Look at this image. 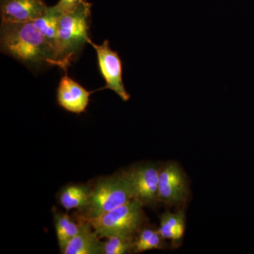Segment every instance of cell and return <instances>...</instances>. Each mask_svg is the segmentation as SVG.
Instances as JSON below:
<instances>
[{"label":"cell","instance_id":"4fadbf2b","mask_svg":"<svg viewBox=\"0 0 254 254\" xmlns=\"http://www.w3.org/2000/svg\"><path fill=\"white\" fill-rule=\"evenodd\" d=\"M163 237L160 232L151 229H144L133 243V249L136 252H143L163 248Z\"/></svg>","mask_w":254,"mask_h":254},{"label":"cell","instance_id":"7a4b0ae2","mask_svg":"<svg viewBox=\"0 0 254 254\" xmlns=\"http://www.w3.org/2000/svg\"><path fill=\"white\" fill-rule=\"evenodd\" d=\"M92 4L83 0L73 11L62 15L58 21V46L61 68L67 72L71 62L91 41L88 36Z\"/></svg>","mask_w":254,"mask_h":254},{"label":"cell","instance_id":"6da1fadb","mask_svg":"<svg viewBox=\"0 0 254 254\" xmlns=\"http://www.w3.org/2000/svg\"><path fill=\"white\" fill-rule=\"evenodd\" d=\"M0 44L1 53L17 60L28 67L39 69L58 66L61 68L58 52L33 21L1 22Z\"/></svg>","mask_w":254,"mask_h":254},{"label":"cell","instance_id":"ba28073f","mask_svg":"<svg viewBox=\"0 0 254 254\" xmlns=\"http://www.w3.org/2000/svg\"><path fill=\"white\" fill-rule=\"evenodd\" d=\"M48 9L44 0H0L1 22H30L46 15Z\"/></svg>","mask_w":254,"mask_h":254},{"label":"cell","instance_id":"8992f818","mask_svg":"<svg viewBox=\"0 0 254 254\" xmlns=\"http://www.w3.org/2000/svg\"><path fill=\"white\" fill-rule=\"evenodd\" d=\"M188 195L187 177L176 163L167 164L159 174L158 200L166 204L177 205Z\"/></svg>","mask_w":254,"mask_h":254},{"label":"cell","instance_id":"7c38bea8","mask_svg":"<svg viewBox=\"0 0 254 254\" xmlns=\"http://www.w3.org/2000/svg\"><path fill=\"white\" fill-rule=\"evenodd\" d=\"M60 16H61L55 11L53 6H49V9L46 15L33 21L36 27L41 31L46 39L50 42V44L54 47L58 52V21Z\"/></svg>","mask_w":254,"mask_h":254},{"label":"cell","instance_id":"52a82bcc","mask_svg":"<svg viewBox=\"0 0 254 254\" xmlns=\"http://www.w3.org/2000/svg\"><path fill=\"white\" fill-rule=\"evenodd\" d=\"M160 170L156 165L147 164L135 167L126 173L131 183L133 198L143 205L151 204L158 200Z\"/></svg>","mask_w":254,"mask_h":254},{"label":"cell","instance_id":"277c9868","mask_svg":"<svg viewBox=\"0 0 254 254\" xmlns=\"http://www.w3.org/2000/svg\"><path fill=\"white\" fill-rule=\"evenodd\" d=\"M143 204L133 199L96 218H86L99 237L133 236L143 223Z\"/></svg>","mask_w":254,"mask_h":254},{"label":"cell","instance_id":"2e32d148","mask_svg":"<svg viewBox=\"0 0 254 254\" xmlns=\"http://www.w3.org/2000/svg\"><path fill=\"white\" fill-rule=\"evenodd\" d=\"M83 1V0H59L55 6H53V8L57 13L62 16L77 8L78 5Z\"/></svg>","mask_w":254,"mask_h":254},{"label":"cell","instance_id":"5bb4252c","mask_svg":"<svg viewBox=\"0 0 254 254\" xmlns=\"http://www.w3.org/2000/svg\"><path fill=\"white\" fill-rule=\"evenodd\" d=\"M108 239V240L103 244V254H124L133 249V236L113 235Z\"/></svg>","mask_w":254,"mask_h":254},{"label":"cell","instance_id":"3957f363","mask_svg":"<svg viewBox=\"0 0 254 254\" xmlns=\"http://www.w3.org/2000/svg\"><path fill=\"white\" fill-rule=\"evenodd\" d=\"M133 198V190L126 173L102 179L91 190L86 218H96Z\"/></svg>","mask_w":254,"mask_h":254},{"label":"cell","instance_id":"9c48e42d","mask_svg":"<svg viewBox=\"0 0 254 254\" xmlns=\"http://www.w3.org/2000/svg\"><path fill=\"white\" fill-rule=\"evenodd\" d=\"M91 93L66 73L60 80L57 100L64 110L79 115L86 112Z\"/></svg>","mask_w":254,"mask_h":254},{"label":"cell","instance_id":"8fae6325","mask_svg":"<svg viewBox=\"0 0 254 254\" xmlns=\"http://www.w3.org/2000/svg\"><path fill=\"white\" fill-rule=\"evenodd\" d=\"M91 191V188L86 185H68L60 193V203L67 210L75 208L86 209Z\"/></svg>","mask_w":254,"mask_h":254},{"label":"cell","instance_id":"5b68a950","mask_svg":"<svg viewBox=\"0 0 254 254\" xmlns=\"http://www.w3.org/2000/svg\"><path fill=\"white\" fill-rule=\"evenodd\" d=\"M90 44L97 54L98 67L105 81V86L102 89H110L118 94L123 101L129 100L128 94L123 82V64L118 52L110 48L109 42L105 40L102 45H96L91 41Z\"/></svg>","mask_w":254,"mask_h":254},{"label":"cell","instance_id":"30bf717a","mask_svg":"<svg viewBox=\"0 0 254 254\" xmlns=\"http://www.w3.org/2000/svg\"><path fill=\"white\" fill-rule=\"evenodd\" d=\"M93 227L85 218L81 222V228L77 235L62 249L64 254H103V244L99 236L93 231Z\"/></svg>","mask_w":254,"mask_h":254},{"label":"cell","instance_id":"9a60e30c","mask_svg":"<svg viewBox=\"0 0 254 254\" xmlns=\"http://www.w3.org/2000/svg\"><path fill=\"white\" fill-rule=\"evenodd\" d=\"M185 221L183 210L172 213L167 211L162 215L158 231L163 239L175 241V228L180 222Z\"/></svg>","mask_w":254,"mask_h":254}]
</instances>
